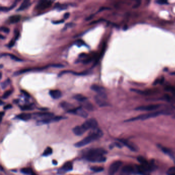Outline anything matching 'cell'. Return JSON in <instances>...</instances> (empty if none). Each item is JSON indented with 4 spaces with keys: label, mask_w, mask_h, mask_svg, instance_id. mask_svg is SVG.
I'll list each match as a JSON object with an SVG mask.
<instances>
[{
    "label": "cell",
    "mask_w": 175,
    "mask_h": 175,
    "mask_svg": "<svg viewBox=\"0 0 175 175\" xmlns=\"http://www.w3.org/2000/svg\"><path fill=\"white\" fill-rule=\"evenodd\" d=\"M106 153L107 152L103 148H93L86 152L85 158L91 162H104L106 161L104 156Z\"/></svg>",
    "instance_id": "1"
},
{
    "label": "cell",
    "mask_w": 175,
    "mask_h": 175,
    "mask_svg": "<svg viewBox=\"0 0 175 175\" xmlns=\"http://www.w3.org/2000/svg\"><path fill=\"white\" fill-rule=\"evenodd\" d=\"M102 135H103V133L99 129L96 128L94 130H93V131L89 134L88 136L84 138L80 141L74 144V146L77 147H84L85 145L88 144L89 143H91L94 141H95L101 138V137L102 136Z\"/></svg>",
    "instance_id": "2"
},
{
    "label": "cell",
    "mask_w": 175,
    "mask_h": 175,
    "mask_svg": "<svg viewBox=\"0 0 175 175\" xmlns=\"http://www.w3.org/2000/svg\"><path fill=\"white\" fill-rule=\"evenodd\" d=\"M163 114V111H155V112L148 113L146 114H141L138 116L127 120H126V122L135 121L137 120H145L150 118H155Z\"/></svg>",
    "instance_id": "3"
},
{
    "label": "cell",
    "mask_w": 175,
    "mask_h": 175,
    "mask_svg": "<svg viewBox=\"0 0 175 175\" xmlns=\"http://www.w3.org/2000/svg\"><path fill=\"white\" fill-rule=\"evenodd\" d=\"M98 122L97 121L96 119H94V118H91V119H89L86 120V121L82 125L83 126L86 130H94L96 129L97 126H98Z\"/></svg>",
    "instance_id": "4"
},
{
    "label": "cell",
    "mask_w": 175,
    "mask_h": 175,
    "mask_svg": "<svg viewBox=\"0 0 175 175\" xmlns=\"http://www.w3.org/2000/svg\"><path fill=\"white\" fill-rule=\"evenodd\" d=\"M122 164V163L120 161H117L113 162V163L110 165V168L108 169L109 175H114L116 173L120 167L121 166Z\"/></svg>",
    "instance_id": "5"
},
{
    "label": "cell",
    "mask_w": 175,
    "mask_h": 175,
    "mask_svg": "<svg viewBox=\"0 0 175 175\" xmlns=\"http://www.w3.org/2000/svg\"><path fill=\"white\" fill-rule=\"evenodd\" d=\"M160 104H150L145 106H139L136 108L135 110L140 111H153L160 107Z\"/></svg>",
    "instance_id": "6"
},
{
    "label": "cell",
    "mask_w": 175,
    "mask_h": 175,
    "mask_svg": "<svg viewBox=\"0 0 175 175\" xmlns=\"http://www.w3.org/2000/svg\"><path fill=\"white\" fill-rule=\"evenodd\" d=\"M68 113L72 114H77L79 116L83 118H87L88 116V114L81 107L73 108L72 110L68 111Z\"/></svg>",
    "instance_id": "7"
},
{
    "label": "cell",
    "mask_w": 175,
    "mask_h": 175,
    "mask_svg": "<svg viewBox=\"0 0 175 175\" xmlns=\"http://www.w3.org/2000/svg\"><path fill=\"white\" fill-rule=\"evenodd\" d=\"M134 171L133 167L130 165H126L122 168L120 175H130Z\"/></svg>",
    "instance_id": "8"
},
{
    "label": "cell",
    "mask_w": 175,
    "mask_h": 175,
    "mask_svg": "<svg viewBox=\"0 0 175 175\" xmlns=\"http://www.w3.org/2000/svg\"><path fill=\"white\" fill-rule=\"evenodd\" d=\"M106 99L107 98H105L104 97L100 96L99 94H97L94 97V100L96 103L100 106H104L107 105V103L105 101Z\"/></svg>",
    "instance_id": "9"
},
{
    "label": "cell",
    "mask_w": 175,
    "mask_h": 175,
    "mask_svg": "<svg viewBox=\"0 0 175 175\" xmlns=\"http://www.w3.org/2000/svg\"><path fill=\"white\" fill-rule=\"evenodd\" d=\"M52 1H42L38 4L37 8L38 9H45L50 7L52 4Z\"/></svg>",
    "instance_id": "10"
},
{
    "label": "cell",
    "mask_w": 175,
    "mask_h": 175,
    "mask_svg": "<svg viewBox=\"0 0 175 175\" xmlns=\"http://www.w3.org/2000/svg\"><path fill=\"white\" fill-rule=\"evenodd\" d=\"M119 141L122 143L123 145H125L126 147H127L129 149H130L132 151H134V152L137 151V148L136 147H135V145L133 144L132 143L128 141L127 140H125V139H120L119 140Z\"/></svg>",
    "instance_id": "11"
},
{
    "label": "cell",
    "mask_w": 175,
    "mask_h": 175,
    "mask_svg": "<svg viewBox=\"0 0 175 175\" xmlns=\"http://www.w3.org/2000/svg\"><path fill=\"white\" fill-rule=\"evenodd\" d=\"M86 131L82 125L77 126L73 128V132L77 136H81Z\"/></svg>",
    "instance_id": "12"
},
{
    "label": "cell",
    "mask_w": 175,
    "mask_h": 175,
    "mask_svg": "<svg viewBox=\"0 0 175 175\" xmlns=\"http://www.w3.org/2000/svg\"><path fill=\"white\" fill-rule=\"evenodd\" d=\"M34 114L37 117L43 118V120L52 118V117L54 116V114L50 113H35Z\"/></svg>",
    "instance_id": "13"
},
{
    "label": "cell",
    "mask_w": 175,
    "mask_h": 175,
    "mask_svg": "<svg viewBox=\"0 0 175 175\" xmlns=\"http://www.w3.org/2000/svg\"><path fill=\"white\" fill-rule=\"evenodd\" d=\"M91 89L94 91H96L98 94H103L106 93L104 88L101 87V86H99L98 85H96V84L93 85L91 86Z\"/></svg>",
    "instance_id": "14"
},
{
    "label": "cell",
    "mask_w": 175,
    "mask_h": 175,
    "mask_svg": "<svg viewBox=\"0 0 175 175\" xmlns=\"http://www.w3.org/2000/svg\"><path fill=\"white\" fill-rule=\"evenodd\" d=\"M49 94L54 99H58L62 96V93L59 90H51L49 91Z\"/></svg>",
    "instance_id": "15"
},
{
    "label": "cell",
    "mask_w": 175,
    "mask_h": 175,
    "mask_svg": "<svg viewBox=\"0 0 175 175\" xmlns=\"http://www.w3.org/2000/svg\"><path fill=\"white\" fill-rule=\"evenodd\" d=\"M72 170V163L71 162H68L64 164L61 168L62 172H67L71 171Z\"/></svg>",
    "instance_id": "16"
},
{
    "label": "cell",
    "mask_w": 175,
    "mask_h": 175,
    "mask_svg": "<svg viewBox=\"0 0 175 175\" xmlns=\"http://www.w3.org/2000/svg\"><path fill=\"white\" fill-rule=\"evenodd\" d=\"M31 114L29 113H22L19 114L17 118H19V119L22 120L23 121H28L29 119H31Z\"/></svg>",
    "instance_id": "17"
},
{
    "label": "cell",
    "mask_w": 175,
    "mask_h": 175,
    "mask_svg": "<svg viewBox=\"0 0 175 175\" xmlns=\"http://www.w3.org/2000/svg\"><path fill=\"white\" fill-rule=\"evenodd\" d=\"M30 5H31V3L28 0L24 1L23 2H22V4H21L20 6L19 7V8L18 9V11L24 10V9L27 8V7H28Z\"/></svg>",
    "instance_id": "18"
},
{
    "label": "cell",
    "mask_w": 175,
    "mask_h": 175,
    "mask_svg": "<svg viewBox=\"0 0 175 175\" xmlns=\"http://www.w3.org/2000/svg\"><path fill=\"white\" fill-rule=\"evenodd\" d=\"M74 99L80 102H84L87 101V98L81 94H77L74 97Z\"/></svg>",
    "instance_id": "19"
},
{
    "label": "cell",
    "mask_w": 175,
    "mask_h": 175,
    "mask_svg": "<svg viewBox=\"0 0 175 175\" xmlns=\"http://www.w3.org/2000/svg\"><path fill=\"white\" fill-rule=\"evenodd\" d=\"M83 107L85 109H86V110L89 111H93L94 110V106H93V104L91 103H90V102L87 101L83 102Z\"/></svg>",
    "instance_id": "20"
},
{
    "label": "cell",
    "mask_w": 175,
    "mask_h": 175,
    "mask_svg": "<svg viewBox=\"0 0 175 175\" xmlns=\"http://www.w3.org/2000/svg\"><path fill=\"white\" fill-rule=\"evenodd\" d=\"M21 19V17L19 15H15L11 16L9 18V22L11 23H16L17 22H19Z\"/></svg>",
    "instance_id": "21"
},
{
    "label": "cell",
    "mask_w": 175,
    "mask_h": 175,
    "mask_svg": "<svg viewBox=\"0 0 175 175\" xmlns=\"http://www.w3.org/2000/svg\"><path fill=\"white\" fill-rule=\"evenodd\" d=\"M61 106L64 108V110H68V111L73 109V108H71L72 105L68 102H62V103L61 102Z\"/></svg>",
    "instance_id": "22"
},
{
    "label": "cell",
    "mask_w": 175,
    "mask_h": 175,
    "mask_svg": "<svg viewBox=\"0 0 175 175\" xmlns=\"http://www.w3.org/2000/svg\"><path fill=\"white\" fill-rule=\"evenodd\" d=\"M22 173L26 175H31L32 172H34L32 169L31 168H23L21 170Z\"/></svg>",
    "instance_id": "23"
},
{
    "label": "cell",
    "mask_w": 175,
    "mask_h": 175,
    "mask_svg": "<svg viewBox=\"0 0 175 175\" xmlns=\"http://www.w3.org/2000/svg\"><path fill=\"white\" fill-rule=\"evenodd\" d=\"M52 153V148L50 147H48L46 148L45 150H44V153H43V156H48L49 155H51Z\"/></svg>",
    "instance_id": "24"
},
{
    "label": "cell",
    "mask_w": 175,
    "mask_h": 175,
    "mask_svg": "<svg viewBox=\"0 0 175 175\" xmlns=\"http://www.w3.org/2000/svg\"><path fill=\"white\" fill-rule=\"evenodd\" d=\"M91 170L94 172H101L104 170V168L101 167H91Z\"/></svg>",
    "instance_id": "25"
},
{
    "label": "cell",
    "mask_w": 175,
    "mask_h": 175,
    "mask_svg": "<svg viewBox=\"0 0 175 175\" xmlns=\"http://www.w3.org/2000/svg\"><path fill=\"white\" fill-rule=\"evenodd\" d=\"M67 5H65V4H62V5H60L59 4H56V5H55V7H56L59 10H64V9H65L67 8Z\"/></svg>",
    "instance_id": "26"
},
{
    "label": "cell",
    "mask_w": 175,
    "mask_h": 175,
    "mask_svg": "<svg viewBox=\"0 0 175 175\" xmlns=\"http://www.w3.org/2000/svg\"><path fill=\"white\" fill-rule=\"evenodd\" d=\"M165 90L166 91H169V92L173 93V94H175V88H173L172 86H167L165 88Z\"/></svg>",
    "instance_id": "27"
},
{
    "label": "cell",
    "mask_w": 175,
    "mask_h": 175,
    "mask_svg": "<svg viewBox=\"0 0 175 175\" xmlns=\"http://www.w3.org/2000/svg\"><path fill=\"white\" fill-rule=\"evenodd\" d=\"M9 83H10V80L9 79H7V80L2 82L1 83V87H2V89H5V88L7 87V85L9 84Z\"/></svg>",
    "instance_id": "28"
},
{
    "label": "cell",
    "mask_w": 175,
    "mask_h": 175,
    "mask_svg": "<svg viewBox=\"0 0 175 175\" xmlns=\"http://www.w3.org/2000/svg\"><path fill=\"white\" fill-rule=\"evenodd\" d=\"M167 173L168 175H175V167H173L170 168Z\"/></svg>",
    "instance_id": "29"
},
{
    "label": "cell",
    "mask_w": 175,
    "mask_h": 175,
    "mask_svg": "<svg viewBox=\"0 0 175 175\" xmlns=\"http://www.w3.org/2000/svg\"><path fill=\"white\" fill-rule=\"evenodd\" d=\"M12 91H6V92L2 96V98H3V99H6V98H8V97L10 96V94H12Z\"/></svg>",
    "instance_id": "30"
},
{
    "label": "cell",
    "mask_w": 175,
    "mask_h": 175,
    "mask_svg": "<svg viewBox=\"0 0 175 175\" xmlns=\"http://www.w3.org/2000/svg\"><path fill=\"white\" fill-rule=\"evenodd\" d=\"M161 150L164 153L168 154V155H170V156H172V153H171V151L170 150H168L167 148H165V147H161Z\"/></svg>",
    "instance_id": "31"
},
{
    "label": "cell",
    "mask_w": 175,
    "mask_h": 175,
    "mask_svg": "<svg viewBox=\"0 0 175 175\" xmlns=\"http://www.w3.org/2000/svg\"><path fill=\"white\" fill-rule=\"evenodd\" d=\"M74 44H76V45L80 47L81 46L84 45H85L84 42L83 41L81 40H78L76 41V42L74 43Z\"/></svg>",
    "instance_id": "32"
},
{
    "label": "cell",
    "mask_w": 175,
    "mask_h": 175,
    "mask_svg": "<svg viewBox=\"0 0 175 175\" xmlns=\"http://www.w3.org/2000/svg\"><path fill=\"white\" fill-rule=\"evenodd\" d=\"M9 56H10V57L11 58V59L14 60H15V61H21V59H19L18 58L16 57V56H14L13 54H8Z\"/></svg>",
    "instance_id": "33"
},
{
    "label": "cell",
    "mask_w": 175,
    "mask_h": 175,
    "mask_svg": "<svg viewBox=\"0 0 175 175\" xmlns=\"http://www.w3.org/2000/svg\"><path fill=\"white\" fill-rule=\"evenodd\" d=\"M21 109H22V110L26 111V110H32V106H31V105H24V106L21 107Z\"/></svg>",
    "instance_id": "34"
},
{
    "label": "cell",
    "mask_w": 175,
    "mask_h": 175,
    "mask_svg": "<svg viewBox=\"0 0 175 175\" xmlns=\"http://www.w3.org/2000/svg\"><path fill=\"white\" fill-rule=\"evenodd\" d=\"M156 3L159 5H166V4H168V2L166 1H157Z\"/></svg>",
    "instance_id": "35"
},
{
    "label": "cell",
    "mask_w": 175,
    "mask_h": 175,
    "mask_svg": "<svg viewBox=\"0 0 175 175\" xmlns=\"http://www.w3.org/2000/svg\"><path fill=\"white\" fill-rule=\"evenodd\" d=\"M1 31L3 32H5V33H8L9 32V29L7 27H1Z\"/></svg>",
    "instance_id": "36"
},
{
    "label": "cell",
    "mask_w": 175,
    "mask_h": 175,
    "mask_svg": "<svg viewBox=\"0 0 175 175\" xmlns=\"http://www.w3.org/2000/svg\"><path fill=\"white\" fill-rule=\"evenodd\" d=\"M52 66L56 67V68H62V67H64L63 65H61V64H53V65H52Z\"/></svg>",
    "instance_id": "37"
},
{
    "label": "cell",
    "mask_w": 175,
    "mask_h": 175,
    "mask_svg": "<svg viewBox=\"0 0 175 175\" xmlns=\"http://www.w3.org/2000/svg\"><path fill=\"white\" fill-rule=\"evenodd\" d=\"M12 107V105L8 104L4 107V110H8V109H10V108H11Z\"/></svg>",
    "instance_id": "38"
},
{
    "label": "cell",
    "mask_w": 175,
    "mask_h": 175,
    "mask_svg": "<svg viewBox=\"0 0 175 175\" xmlns=\"http://www.w3.org/2000/svg\"><path fill=\"white\" fill-rule=\"evenodd\" d=\"M15 41H11L10 42V43H9V47H12V46H13L14 45V44H15Z\"/></svg>",
    "instance_id": "39"
},
{
    "label": "cell",
    "mask_w": 175,
    "mask_h": 175,
    "mask_svg": "<svg viewBox=\"0 0 175 175\" xmlns=\"http://www.w3.org/2000/svg\"><path fill=\"white\" fill-rule=\"evenodd\" d=\"M63 22H64L63 20L56 21L52 22V23L54 24H57L61 23H63Z\"/></svg>",
    "instance_id": "40"
},
{
    "label": "cell",
    "mask_w": 175,
    "mask_h": 175,
    "mask_svg": "<svg viewBox=\"0 0 175 175\" xmlns=\"http://www.w3.org/2000/svg\"><path fill=\"white\" fill-rule=\"evenodd\" d=\"M69 15H70V14H69V13H68H68H66V14H65L64 15V19H68V18H69Z\"/></svg>",
    "instance_id": "41"
},
{
    "label": "cell",
    "mask_w": 175,
    "mask_h": 175,
    "mask_svg": "<svg viewBox=\"0 0 175 175\" xmlns=\"http://www.w3.org/2000/svg\"><path fill=\"white\" fill-rule=\"evenodd\" d=\"M31 175H38L37 174V173H35V172H32V173H31Z\"/></svg>",
    "instance_id": "42"
},
{
    "label": "cell",
    "mask_w": 175,
    "mask_h": 175,
    "mask_svg": "<svg viewBox=\"0 0 175 175\" xmlns=\"http://www.w3.org/2000/svg\"><path fill=\"white\" fill-rule=\"evenodd\" d=\"M171 74H172V75H175V72H172Z\"/></svg>",
    "instance_id": "43"
}]
</instances>
